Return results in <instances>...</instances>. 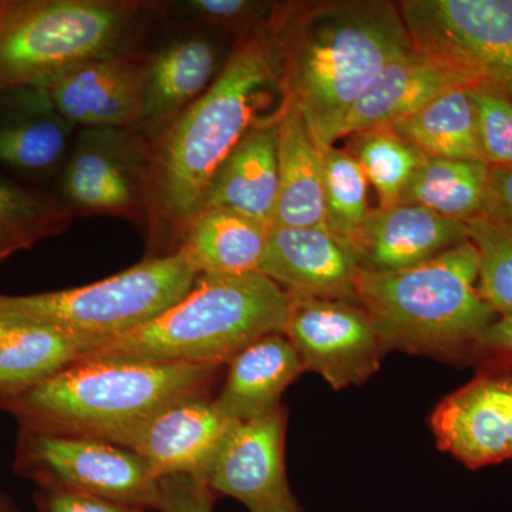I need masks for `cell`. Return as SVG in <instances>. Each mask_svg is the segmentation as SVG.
Listing matches in <instances>:
<instances>
[{
    "instance_id": "obj_31",
    "label": "cell",
    "mask_w": 512,
    "mask_h": 512,
    "mask_svg": "<svg viewBox=\"0 0 512 512\" xmlns=\"http://www.w3.org/2000/svg\"><path fill=\"white\" fill-rule=\"evenodd\" d=\"M478 255V291L498 316L512 315V225L477 215L466 222Z\"/></svg>"
},
{
    "instance_id": "obj_38",
    "label": "cell",
    "mask_w": 512,
    "mask_h": 512,
    "mask_svg": "<svg viewBox=\"0 0 512 512\" xmlns=\"http://www.w3.org/2000/svg\"><path fill=\"white\" fill-rule=\"evenodd\" d=\"M0 512H23L9 495L0 493Z\"/></svg>"
},
{
    "instance_id": "obj_15",
    "label": "cell",
    "mask_w": 512,
    "mask_h": 512,
    "mask_svg": "<svg viewBox=\"0 0 512 512\" xmlns=\"http://www.w3.org/2000/svg\"><path fill=\"white\" fill-rule=\"evenodd\" d=\"M466 241V222L399 204L370 211L348 245L360 271L394 272L431 261Z\"/></svg>"
},
{
    "instance_id": "obj_25",
    "label": "cell",
    "mask_w": 512,
    "mask_h": 512,
    "mask_svg": "<svg viewBox=\"0 0 512 512\" xmlns=\"http://www.w3.org/2000/svg\"><path fill=\"white\" fill-rule=\"evenodd\" d=\"M389 128L427 157L483 161L476 109L466 89L443 94Z\"/></svg>"
},
{
    "instance_id": "obj_36",
    "label": "cell",
    "mask_w": 512,
    "mask_h": 512,
    "mask_svg": "<svg viewBox=\"0 0 512 512\" xmlns=\"http://www.w3.org/2000/svg\"><path fill=\"white\" fill-rule=\"evenodd\" d=\"M471 363L478 367L512 369V315L498 316L484 330Z\"/></svg>"
},
{
    "instance_id": "obj_1",
    "label": "cell",
    "mask_w": 512,
    "mask_h": 512,
    "mask_svg": "<svg viewBox=\"0 0 512 512\" xmlns=\"http://www.w3.org/2000/svg\"><path fill=\"white\" fill-rule=\"evenodd\" d=\"M289 103L272 22L239 39L207 92L167 128L153 153L150 211L183 237L225 158L252 128L281 121Z\"/></svg>"
},
{
    "instance_id": "obj_27",
    "label": "cell",
    "mask_w": 512,
    "mask_h": 512,
    "mask_svg": "<svg viewBox=\"0 0 512 512\" xmlns=\"http://www.w3.org/2000/svg\"><path fill=\"white\" fill-rule=\"evenodd\" d=\"M490 170L484 161L427 157L399 204L420 205L444 217L467 222L480 214Z\"/></svg>"
},
{
    "instance_id": "obj_11",
    "label": "cell",
    "mask_w": 512,
    "mask_h": 512,
    "mask_svg": "<svg viewBox=\"0 0 512 512\" xmlns=\"http://www.w3.org/2000/svg\"><path fill=\"white\" fill-rule=\"evenodd\" d=\"M284 335L305 372L322 376L335 390L366 383L384 350L365 309L357 302L289 293Z\"/></svg>"
},
{
    "instance_id": "obj_35",
    "label": "cell",
    "mask_w": 512,
    "mask_h": 512,
    "mask_svg": "<svg viewBox=\"0 0 512 512\" xmlns=\"http://www.w3.org/2000/svg\"><path fill=\"white\" fill-rule=\"evenodd\" d=\"M36 503L40 512H147L106 498L50 487H37Z\"/></svg>"
},
{
    "instance_id": "obj_9",
    "label": "cell",
    "mask_w": 512,
    "mask_h": 512,
    "mask_svg": "<svg viewBox=\"0 0 512 512\" xmlns=\"http://www.w3.org/2000/svg\"><path fill=\"white\" fill-rule=\"evenodd\" d=\"M416 52L478 74L512 100V0L397 3Z\"/></svg>"
},
{
    "instance_id": "obj_18",
    "label": "cell",
    "mask_w": 512,
    "mask_h": 512,
    "mask_svg": "<svg viewBox=\"0 0 512 512\" xmlns=\"http://www.w3.org/2000/svg\"><path fill=\"white\" fill-rule=\"evenodd\" d=\"M232 424L211 396L195 397L157 414L130 450L146 461L158 480L184 474L205 481Z\"/></svg>"
},
{
    "instance_id": "obj_34",
    "label": "cell",
    "mask_w": 512,
    "mask_h": 512,
    "mask_svg": "<svg viewBox=\"0 0 512 512\" xmlns=\"http://www.w3.org/2000/svg\"><path fill=\"white\" fill-rule=\"evenodd\" d=\"M217 494L200 478L168 476L160 478L158 512H214Z\"/></svg>"
},
{
    "instance_id": "obj_23",
    "label": "cell",
    "mask_w": 512,
    "mask_h": 512,
    "mask_svg": "<svg viewBox=\"0 0 512 512\" xmlns=\"http://www.w3.org/2000/svg\"><path fill=\"white\" fill-rule=\"evenodd\" d=\"M269 229L235 212L202 210L185 229L178 248L200 275L258 272Z\"/></svg>"
},
{
    "instance_id": "obj_17",
    "label": "cell",
    "mask_w": 512,
    "mask_h": 512,
    "mask_svg": "<svg viewBox=\"0 0 512 512\" xmlns=\"http://www.w3.org/2000/svg\"><path fill=\"white\" fill-rule=\"evenodd\" d=\"M478 74L441 57L412 50L387 64L350 109L340 138L390 127L453 90L484 84Z\"/></svg>"
},
{
    "instance_id": "obj_16",
    "label": "cell",
    "mask_w": 512,
    "mask_h": 512,
    "mask_svg": "<svg viewBox=\"0 0 512 512\" xmlns=\"http://www.w3.org/2000/svg\"><path fill=\"white\" fill-rule=\"evenodd\" d=\"M144 66L121 55L93 60L39 92L67 123L86 128H134L143 111Z\"/></svg>"
},
{
    "instance_id": "obj_37",
    "label": "cell",
    "mask_w": 512,
    "mask_h": 512,
    "mask_svg": "<svg viewBox=\"0 0 512 512\" xmlns=\"http://www.w3.org/2000/svg\"><path fill=\"white\" fill-rule=\"evenodd\" d=\"M481 217L512 225V165L491 167Z\"/></svg>"
},
{
    "instance_id": "obj_7",
    "label": "cell",
    "mask_w": 512,
    "mask_h": 512,
    "mask_svg": "<svg viewBox=\"0 0 512 512\" xmlns=\"http://www.w3.org/2000/svg\"><path fill=\"white\" fill-rule=\"evenodd\" d=\"M198 276L183 249L177 248L96 284L36 295H0V319L66 330L103 345L180 302Z\"/></svg>"
},
{
    "instance_id": "obj_28",
    "label": "cell",
    "mask_w": 512,
    "mask_h": 512,
    "mask_svg": "<svg viewBox=\"0 0 512 512\" xmlns=\"http://www.w3.org/2000/svg\"><path fill=\"white\" fill-rule=\"evenodd\" d=\"M72 217L66 202L0 175V262L62 234Z\"/></svg>"
},
{
    "instance_id": "obj_14",
    "label": "cell",
    "mask_w": 512,
    "mask_h": 512,
    "mask_svg": "<svg viewBox=\"0 0 512 512\" xmlns=\"http://www.w3.org/2000/svg\"><path fill=\"white\" fill-rule=\"evenodd\" d=\"M359 271L348 242L323 227H272L258 269L291 295L349 302Z\"/></svg>"
},
{
    "instance_id": "obj_4",
    "label": "cell",
    "mask_w": 512,
    "mask_h": 512,
    "mask_svg": "<svg viewBox=\"0 0 512 512\" xmlns=\"http://www.w3.org/2000/svg\"><path fill=\"white\" fill-rule=\"evenodd\" d=\"M356 296L384 352L443 362H473L478 340L498 318L478 291V255L470 239L413 268L359 271Z\"/></svg>"
},
{
    "instance_id": "obj_6",
    "label": "cell",
    "mask_w": 512,
    "mask_h": 512,
    "mask_svg": "<svg viewBox=\"0 0 512 512\" xmlns=\"http://www.w3.org/2000/svg\"><path fill=\"white\" fill-rule=\"evenodd\" d=\"M141 8L127 0H0V94L39 89L119 55Z\"/></svg>"
},
{
    "instance_id": "obj_10",
    "label": "cell",
    "mask_w": 512,
    "mask_h": 512,
    "mask_svg": "<svg viewBox=\"0 0 512 512\" xmlns=\"http://www.w3.org/2000/svg\"><path fill=\"white\" fill-rule=\"evenodd\" d=\"M134 128H86L63 174L67 207L137 218L151 208L153 153Z\"/></svg>"
},
{
    "instance_id": "obj_24",
    "label": "cell",
    "mask_w": 512,
    "mask_h": 512,
    "mask_svg": "<svg viewBox=\"0 0 512 512\" xmlns=\"http://www.w3.org/2000/svg\"><path fill=\"white\" fill-rule=\"evenodd\" d=\"M99 340L32 323H13L0 343V399L13 396L79 362Z\"/></svg>"
},
{
    "instance_id": "obj_2",
    "label": "cell",
    "mask_w": 512,
    "mask_h": 512,
    "mask_svg": "<svg viewBox=\"0 0 512 512\" xmlns=\"http://www.w3.org/2000/svg\"><path fill=\"white\" fill-rule=\"evenodd\" d=\"M274 29L288 99L320 151L332 147L353 104L412 42L397 3L336 0L281 6Z\"/></svg>"
},
{
    "instance_id": "obj_19",
    "label": "cell",
    "mask_w": 512,
    "mask_h": 512,
    "mask_svg": "<svg viewBox=\"0 0 512 512\" xmlns=\"http://www.w3.org/2000/svg\"><path fill=\"white\" fill-rule=\"evenodd\" d=\"M279 121L249 130L212 178L202 210H225L272 228L278 197Z\"/></svg>"
},
{
    "instance_id": "obj_13",
    "label": "cell",
    "mask_w": 512,
    "mask_h": 512,
    "mask_svg": "<svg viewBox=\"0 0 512 512\" xmlns=\"http://www.w3.org/2000/svg\"><path fill=\"white\" fill-rule=\"evenodd\" d=\"M441 450L471 470L512 458V369L478 367L477 375L431 414Z\"/></svg>"
},
{
    "instance_id": "obj_33",
    "label": "cell",
    "mask_w": 512,
    "mask_h": 512,
    "mask_svg": "<svg viewBox=\"0 0 512 512\" xmlns=\"http://www.w3.org/2000/svg\"><path fill=\"white\" fill-rule=\"evenodd\" d=\"M185 8L207 25L235 30L242 36L262 32L274 22L281 6L249 0H190Z\"/></svg>"
},
{
    "instance_id": "obj_3",
    "label": "cell",
    "mask_w": 512,
    "mask_h": 512,
    "mask_svg": "<svg viewBox=\"0 0 512 512\" xmlns=\"http://www.w3.org/2000/svg\"><path fill=\"white\" fill-rule=\"evenodd\" d=\"M224 366L82 359L0 399L20 430L128 448L167 407L211 396Z\"/></svg>"
},
{
    "instance_id": "obj_26",
    "label": "cell",
    "mask_w": 512,
    "mask_h": 512,
    "mask_svg": "<svg viewBox=\"0 0 512 512\" xmlns=\"http://www.w3.org/2000/svg\"><path fill=\"white\" fill-rule=\"evenodd\" d=\"M18 114L0 124V163L40 173L55 167L69 144L72 124L52 109L37 89H25Z\"/></svg>"
},
{
    "instance_id": "obj_29",
    "label": "cell",
    "mask_w": 512,
    "mask_h": 512,
    "mask_svg": "<svg viewBox=\"0 0 512 512\" xmlns=\"http://www.w3.org/2000/svg\"><path fill=\"white\" fill-rule=\"evenodd\" d=\"M348 153L375 187L380 208L399 204L407 185L427 160L423 151L389 127L352 134Z\"/></svg>"
},
{
    "instance_id": "obj_39",
    "label": "cell",
    "mask_w": 512,
    "mask_h": 512,
    "mask_svg": "<svg viewBox=\"0 0 512 512\" xmlns=\"http://www.w3.org/2000/svg\"><path fill=\"white\" fill-rule=\"evenodd\" d=\"M13 323L8 320L0 319V343L3 342L5 336L8 335L9 329L12 328Z\"/></svg>"
},
{
    "instance_id": "obj_8",
    "label": "cell",
    "mask_w": 512,
    "mask_h": 512,
    "mask_svg": "<svg viewBox=\"0 0 512 512\" xmlns=\"http://www.w3.org/2000/svg\"><path fill=\"white\" fill-rule=\"evenodd\" d=\"M15 468L37 487L62 488L157 511L160 480L133 450L103 441L20 430Z\"/></svg>"
},
{
    "instance_id": "obj_21",
    "label": "cell",
    "mask_w": 512,
    "mask_h": 512,
    "mask_svg": "<svg viewBox=\"0 0 512 512\" xmlns=\"http://www.w3.org/2000/svg\"><path fill=\"white\" fill-rule=\"evenodd\" d=\"M218 52L204 37L177 40L144 66L140 126L170 127L217 77Z\"/></svg>"
},
{
    "instance_id": "obj_12",
    "label": "cell",
    "mask_w": 512,
    "mask_h": 512,
    "mask_svg": "<svg viewBox=\"0 0 512 512\" xmlns=\"http://www.w3.org/2000/svg\"><path fill=\"white\" fill-rule=\"evenodd\" d=\"M284 406L249 421H234L212 460L205 483L248 512H302L286 476Z\"/></svg>"
},
{
    "instance_id": "obj_20",
    "label": "cell",
    "mask_w": 512,
    "mask_h": 512,
    "mask_svg": "<svg viewBox=\"0 0 512 512\" xmlns=\"http://www.w3.org/2000/svg\"><path fill=\"white\" fill-rule=\"evenodd\" d=\"M227 379L215 404L228 419L249 421L281 404L282 394L305 372L301 357L284 333L249 343L227 363Z\"/></svg>"
},
{
    "instance_id": "obj_22",
    "label": "cell",
    "mask_w": 512,
    "mask_h": 512,
    "mask_svg": "<svg viewBox=\"0 0 512 512\" xmlns=\"http://www.w3.org/2000/svg\"><path fill=\"white\" fill-rule=\"evenodd\" d=\"M322 153L295 104L279 121L278 197L272 227H325Z\"/></svg>"
},
{
    "instance_id": "obj_32",
    "label": "cell",
    "mask_w": 512,
    "mask_h": 512,
    "mask_svg": "<svg viewBox=\"0 0 512 512\" xmlns=\"http://www.w3.org/2000/svg\"><path fill=\"white\" fill-rule=\"evenodd\" d=\"M476 109L481 158L490 167L512 165V100L490 83L468 89Z\"/></svg>"
},
{
    "instance_id": "obj_30",
    "label": "cell",
    "mask_w": 512,
    "mask_h": 512,
    "mask_svg": "<svg viewBox=\"0 0 512 512\" xmlns=\"http://www.w3.org/2000/svg\"><path fill=\"white\" fill-rule=\"evenodd\" d=\"M323 211L330 234L348 242L370 214L369 181L348 151L329 147L322 153Z\"/></svg>"
},
{
    "instance_id": "obj_5",
    "label": "cell",
    "mask_w": 512,
    "mask_h": 512,
    "mask_svg": "<svg viewBox=\"0 0 512 512\" xmlns=\"http://www.w3.org/2000/svg\"><path fill=\"white\" fill-rule=\"evenodd\" d=\"M288 305L289 293L259 272L202 274L180 302L83 359L227 366L249 343L284 332Z\"/></svg>"
}]
</instances>
